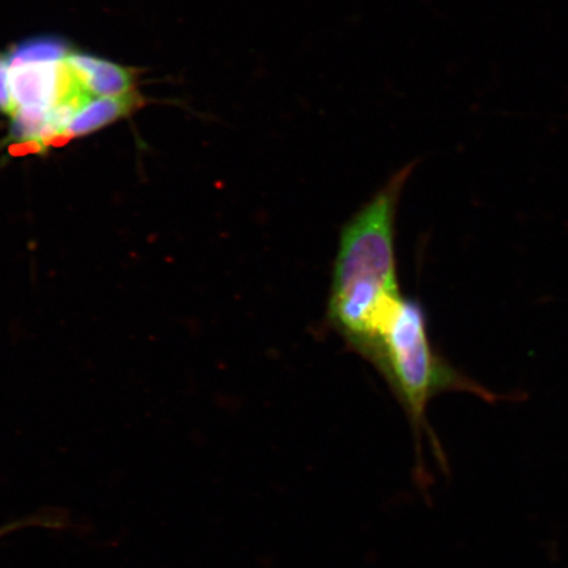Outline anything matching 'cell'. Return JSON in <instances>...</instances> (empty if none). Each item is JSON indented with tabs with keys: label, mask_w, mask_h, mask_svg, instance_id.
<instances>
[{
	"label": "cell",
	"mask_w": 568,
	"mask_h": 568,
	"mask_svg": "<svg viewBox=\"0 0 568 568\" xmlns=\"http://www.w3.org/2000/svg\"><path fill=\"white\" fill-rule=\"evenodd\" d=\"M416 163L397 170L341 230L326 318L346 346L365 359L403 296L397 274L396 216Z\"/></svg>",
	"instance_id": "cell-1"
},
{
	"label": "cell",
	"mask_w": 568,
	"mask_h": 568,
	"mask_svg": "<svg viewBox=\"0 0 568 568\" xmlns=\"http://www.w3.org/2000/svg\"><path fill=\"white\" fill-rule=\"evenodd\" d=\"M366 361L386 381L408 418L414 438V478L420 491L428 494L430 474L426 468V444L430 446L439 468L449 474L444 447L426 417L430 402L445 393L471 394L487 403L501 402L506 397L483 387L443 358L432 344L423 304L414 297L403 295L397 302L383 323Z\"/></svg>",
	"instance_id": "cell-2"
},
{
	"label": "cell",
	"mask_w": 568,
	"mask_h": 568,
	"mask_svg": "<svg viewBox=\"0 0 568 568\" xmlns=\"http://www.w3.org/2000/svg\"><path fill=\"white\" fill-rule=\"evenodd\" d=\"M61 520H55V518L48 517V516H32V517H26L20 518V520L12 521L10 524L3 525V527H0V539L4 538L6 536H9L10 532H16L18 530L24 529V528H33V527H48V528H55V527H62Z\"/></svg>",
	"instance_id": "cell-3"
}]
</instances>
